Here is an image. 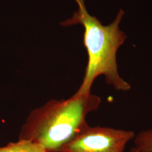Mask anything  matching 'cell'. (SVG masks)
I'll list each match as a JSON object with an SVG mask.
<instances>
[{
	"label": "cell",
	"instance_id": "1",
	"mask_svg": "<svg viewBox=\"0 0 152 152\" xmlns=\"http://www.w3.org/2000/svg\"><path fill=\"white\" fill-rule=\"evenodd\" d=\"M75 1L78 5V11L71 19L60 24L67 27L80 24L85 29L83 42L87 50L88 61L81 85L76 93H90L94 82L101 75L116 91H130V84L120 76L117 63V51L127 38L119 28L125 12L121 9L114 22L104 26L97 18L89 14L84 0Z\"/></svg>",
	"mask_w": 152,
	"mask_h": 152
},
{
	"label": "cell",
	"instance_id": "2",
	"mask_svg": "<svg viewBox=\"0 0 152 152\" xmlns=\"http://www.w3.org/2000/svg\"><path fill=\"white\" fill-rule=\"evenodd\" d=\"M101 103V98L91 92L75 93L66 100H50L30 113L19 139L38 143L47 152H60L88 126L87 114L98 109Z\"/></svg>",
	"mask_w": 152,
	"mask_h": 152
},
{
	"label": "cell",
	"instance_id": "3",
	"mask_svg": "<svg viewBox=\"0 0 152 152\" xmlns=\"http://www.w3.org/2000/svg\"><path fill=\"white\" fill-rule=\"evenodd\" d=\"M135 134L133 131L88 126L60 152H124Z\"/></svg>",
	"mask_w": 152,
	"mask_h": 152
},
{
	"label": "cell",
	"instance_id": "4",
	"mask_svg": "<svg viewBox=\"0 0 152 152\" xmlns=\"http://www.w3.org/2000/svg\"><path fill=\"white\" fill-rule=\"evenodd\" d=\"M0 152H47L42 145L36 142L19 139L15 142H9L5 147H0Z\"/></svg>",
	"mask_w": 152,
	"mask_h": 152
},
{
	"label": "cell",
	"instance_id": "5",
	"mask_svg": "<svg viewBox=\"0 0 152 152\" xmlns=\"http://www.w3.org/2000/svg\"><path fill=\"white\" fill-rule=\"evenodd\" d=\"M134 148L139 152H152V128L140 131L134 137Z\"/></svg>",
	"mask_w": 152,
	"mask_h": 152
},
{
	"label": "cell",
	"instance_id": "6",
	"mask_svg": "<svg viewBox=\"0 0 152 152\" xmlns=\"http://www.w3.org/2000/svg\"><path fill=\"white\" fill-rule=\"evenodd\" d=\"M129 152H139L137 151H136V149L134 148V147H132L131 149H130V151H129Z\"/></svg>",
	"mask_w": 152,
	"mask_h": 152
}]
</instances>
